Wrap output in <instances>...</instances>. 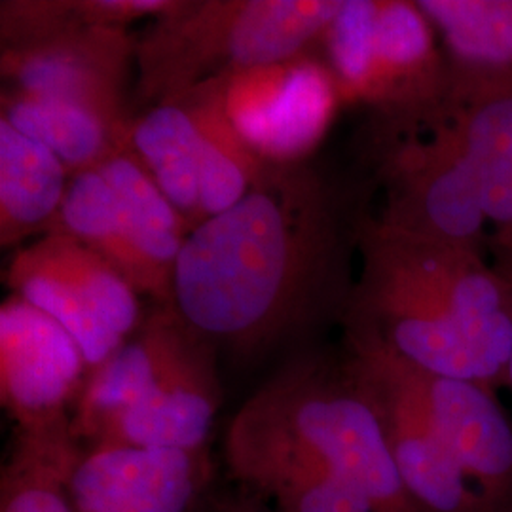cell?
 Returning <instances> with one entry per match:
<instances>
[{"label":"cell","mask_w":512,"mask_h":512,"mask_svg":"<svg viewBox=\"0 0 512 512\" xmlns=\"http://www.w3.org/2000/svg\"><path fill=\"white\" fill-rule=\"evenodd\" d=\"M361 272L344 325L374 332L425 374L505 382L512 355L509 285L480 249L404 234L366 215Z\"/></svg>","instance_id":"obj_2"},{"label":"cell","mask_w":512,"mask_h":512,"mask_svg":"<svg viewBox=\"0 0 512 512\" xmlns=\"http://www.w3.org/2000/svg\"><path fill=\"white\" fill-rule=\"evenodd\" d=\"M217 353L219 349L200 338L139 403L105 421L84 450H207L222 401Z\"/></svg>","instance_id":"obj_14"},{"label":"cell","mask_w":512,"mask_h":512,"mask_svg":"<svg viewBox=\"0 0 512 512\" xmlns=\"http://www.w3.org/2000/svg\"><path fill=\"white\" fill-rule=\"evenodd\" d=\"M435 33L418 2L378 0L372 76L363 103L372 116L416 114L448 97V63Z\"/></svg>","instance_id":"obj_16"},{"label":"cell","mask_w":512,"mask_h":512,"mask_svg":"<svg viewBox=\"0 0 512 512\" xmlns=\"http://www.w3.org/2000/svg\"><path fill=\"white\" fill-rule=\"evenodd\" d=\"M217 512H277L262 505L260 499H243L238 503H230Z\"/></svg>","instance_id":"obj_25"},{"label":"cell","mask_w":512,"mask_h":512,"mask_svg":"<svg viewBox=\"0 0 512 512\" xmlns=\"http://www.w3.org/2000/svg\"><path fill=\"white\" fill-rule=\"evenodd\" d=\"M442 38L450 99L512 95V0H420Z\"/></svg>","instance_id":"obj_17"},{"label":"cell","mask_w":512,"mask_h":512,"mask_svg":"<svg viewBox=\"0 0 512 512\" xmlns=\"http://www.w3.org/2000/svg\"><path fill=\"white\" fill-rule=\"evenodd\" d=\"M378 0H342L319 46L330 73L334 74L342 103H365L372 59Z\"/></svg>","instance_id":"obj_23"},{"label":"cell","mask_w":512,"mask_h":512,"mask_svg":"<svg viewBox=\"0 0 512 512\" xmlns=\"http://www.w3.org/2000/svg\"><path fill=\"white\" fill-rule=\"evenodd\" d=\"M342 0H177L137 38L139 112L202 84L315 52Z\"/></svg>","instance_id":"obj_4"},{"label":"cell","mask_w":512,"mask_h":512,"mask_svg":"<svg viewBox=\"0 0 512 512\" xmlns=\"http://www.w3.org/2000/svg\"><path fill=\"white\" fill-rule=\"evenodd\" d=\"M190 232V224L128 147L71 177L48 234L78 239L109 260L137 293L158 306H171L175 264Z\"/></svg>","instance_id":"obj_6"},{"label":"cell","mask_w":512,"mask_h":512,"mask_svg":"<svg viewBox=\"0 0 512 512\" xmlns=\"http://www.w3.org/2000/svg\"><path fill=\"white\" fill-rule=\"evenodd\" d=\"M346 327V359L376 404L404 488L420 512H490L440 437L418 368L370 330Z\"/></svg>","instance_id":"obj_9"},{"label":"cell","mask_w":512,"mask_h":512,"mask_svg":"<svg viewBox=\"0 0 512 512\" xmlns=\"http://www.w3.org/2000/svg\"><path fill=\"white\" fill-rule=\"evenodd\" d=\"M421 380L440 437L461 471L490 512H512V421L492 387L425 372Z\"/></svg>","instance_id":"obj_15"},{"label":"cell","mask_w":512,"mask_h":512,"mask_svg":"<svg viewBox=\"0 0 512 512\" xmlns=\"http://www.w3.org/2000/svg\"><path fill=\"white\" fill-rule=\"evenodd\" d=\"M370 202L366 177L342 181L311 160L266 165L236 205L190 232L169 308L241 359L342 319Z\"/></svg>","instance_id":"obj_1"},{"label":"cell","mask_w":512,"mask_h":512,"mask_svg":"<svg viewBox=\"0 0 512 512\" xmlns=\"http://www.w3.org/2000/svg\"><path fill=\"white\" fill-rule=\"evenodd\" d=\"M0 118L50 148L71 177L103 164L129 145V128L114 126L69 101L12 88L0 92Z\"/></svg>","instance_id":"obj_20"},{"label":"cell","mask_w":512,"mask_h":512,"mask_svg":"<svg viewBox=\"0 0 512 512\" xmlns=\"http://www.w3.org/2000/svg\"><path fill=\"white\" fill-rule=\"evenodd\" d=\"M71 173L54 152L0 118V245L46 236L65 202Z\"/></svg>","instance_id":"obj_18"},{"label":"cell","mask_w":512,"mask_h":512,"mask_svg":"<svg viewBox=\"0 0 512 512\" xmlns=\"http://www.w3.org/2000/svg\"><path fill=\"white\" fill-rule=\"evenodd\" d=\"M446 109L475 173L486 219L497 226L494 247H512V95L446 97Z\"/></svg>","instance_id":"obj_19"},{"label":"cell","mask_w":512,"mask_h":512,"mask_svg":"<svg viewBox=\"0 0 512 512\" xmlns=\"http://www.w3.org/2000/svg\"><path fill=\"white\" fill-rule=\"evenodd\" d=\"M236 456L306 459L357 484L380 512H420L382 416L346 355L298 357L262 385L230 423L226 458Z\"/></svg>","instance_id":"obj_3"},{"label":"cell","mask_w":512,"mask_h":512,"mask_svg":"<svg viewBox=\"0 0 512 512\" xmlns=\"http://www.w3.org/2000/svg\"><path fill=\"white\" fill-rule=\"evenodd\" d=\"M88 376L82 349L48 313L18 294L2 302L0 401L18 433H69Z\"/></svg>","instance_id":"obj_12"},{"label":"cell","mask_w":512,"mask_h":512,"mask_svg":"<svg viewBox=\"0 0 512 512\" xmlns=\"http://www.w3.org/2000/svg\"><path fill=\"white\" fill-rule=\"evenodd\" d=\"M228 467L277 512H380L365 490L306 459L236 456Z\"/></svg>","instance_id":"obj_21"},{"label":"cell","mask_w":512,"mask_h":512,"mask_svg":"<svg viewBox=\"0 0 512 512\" xmlns=\"http://www.w3.org/2000/svg\"><path fill=\"white\" fill-rule=\"evenodd\" d=\"M222 103L247 147L274 165L311 160L344 105L334 74L315 52L224 78Z\"/></svg>","instance_id":"obj_10"},{"label":"cell","mask_w":512,"mask_h":512,"mask_svg":"<svg viewBox=\"0 0 512 512\" xmlns=\"http://www.w3.org/2000/svg\"><path fill=\"white\" fill-rule=\"evenodd\" d=\"M363 148L366 179L384 200L372 219L404 234L480 249L488 219L446 99L425 112L372 116Z\"/></svg>","instance_id":"obj_5"},{"label":"cell","mask_w":512,"mask_h":512,"mask_svg":"<svg viewBox=\"0 0 512 512\" xmlns=\"http://www.w3.org/2000/svg\"><path fill=\"white\" fill-rule=\"evenodd\" d=\"M222 82L137 112L129 128L128 147L192 230L236 205L268 165L232 126Z\"/></svg>","instance_id":"obj_7"},{"label":"cell","mask_w":512,"mask_h":512,"mask_svg":"<svg viewBox=\"0 0 512 512\" xmlns=\"http://www.w3.org/2000/svg\"><path fill=\"white\" fill-rule=\"evenodd\" d=\"M209 476V450L88 448L71 475L74 511L198 512Z\"/></svg>","instance_id":"obj_13"},{"label":"cell","mask_w":512,"mask_h":512,"mask_svg":"<svg viewBox=\"0 0 512 512\" xmlns=\"http://www.w3.org/2000/svg\"><path fill=\"white\" fill-rule=\"evenodd\" d=\"M137 38L118 27H73L23 48L0 50L2 88L69 101L131 128Z\"/></svg>","instance_id":"obj_11"},{"label":"cell","mask_w":512,"mask_h":512,"mask_svg":"<svg viewBox=\"0 0 512 512\" xmlns=\"http://www.w3.org/2000/svg\"><path fill=\"white\" fill-rule=\"evenodd\" d=\"M84 448L73 433H16L0 475V512H76L71 475Z\"/></svg>","instance_id":"obj_22"},{"label":"cell","mask_w":512,"mask_h":512,"mask_svg":"<svg viewBox=\"0 0 512 512\" xmlns=\"http://www.w3.org/2000/svg\"><path fill=\"white\" fill-rule=\"evenodd\" d=\"M495 270L503 275V279L509 285V294H511V313H512V249H495Z\"/></svg>","instance_id":"obj_24"},{"label":"cell","mask_w":512,"mask_h":512,"mask_svg":"<svg viewBox=\"0 0 512 512\" xmlns=\"http://www.w3.org/2000/svg\"><path fill=\"white\" fill-rule=\"evenodd\" d=\"M6 285L73 336L86 363L103 365L145 321L139 296L109 260L78 239L46 234L14 253Z\"/></svg>","instance_id":"obj_8"}]
</instances>
